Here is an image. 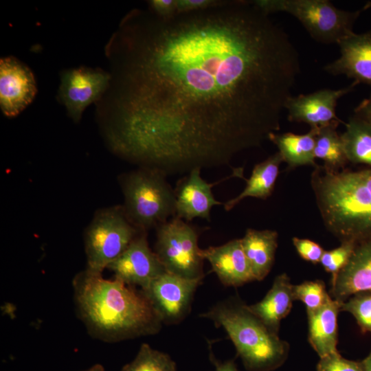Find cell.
<instances>
[{
  "label": "cell",
  "instance_id": "1",
  "mask_svg": "<svg viewBox=\"0 0 371 371\" xmlns=\"http://www.w3.org/2000/svg\"><path fill=\"white\" fill-rule=\"evenodd\" d=\"M122 36L112 142L124 159L188 174L229 166L280 129L299 55L254 1L137 14Z\"/></svg>",
  "mask_w": 371,
  "mask_h": 371
},
{
  "label": "cell",
  "instance_id": "2",
  "mask_svg": "<svg viewBox=\"0 0 371 371\" xmlns=\"http://www.w3.org/2000/svg\"><path fill=\"white\" fill-rule=\"evenodd\" d=\"M80 317L91 335L118 341L157 333L163 324L143 291L85 269L74 280Z\"/></svg>",
  "mask_w": 371,
  "mask_h": 371
},
{
  "label": "cell",
  "instance_id": "3",
  "mask_svg": "<svg viewBox=\"0 0 371 371\" xmlns=\"http://www.w3.org/2000/svg\"><path fill=\"white\" fill-rule=\"evenodd\" d=\"M311 186L326 229L340 241H371V169L333 170L317 165Z\"/></svg>",
  "mask_w": 371,
  "mask_h": 371
},
{
  "label": "cell",
  "instance_id": "4",
  "mask_svg": "<svg viewBox=\"0 0 371 371\" xmlns=\"http://www.w3.org/2000/svg\"><path fill=\"white\" fill-rule=\"evenodd\" d=\"M200 316L212 320L217 328H223L249 371L273 370L288 356L289 344L238 297L220 302Z\"/></svg>",
  "mask_w": 371,
  "mask_h": 371
},
{
  "label": "cell",
  "instance_id": "5",
  "mask_svg": "<svg viewBox=\"0 0 371 371\" xmlns=\"http://www.w3.org/2000/svg\"><path fill=\"white\" fill-rule=\"evenodd\" d=\"M159 170L139 167L119 178L124 212L139 231L157 228L176 214L175 190Z\"/></svg>",
  "mask_w": 371,
  "mask_h": 371
},
{
  "label": "cell",
  "instance_id": "6",
  "mask_svg": "<svg viewBox=\"0 0 371 371\" xmlns=\"http://www.w3.org/2000/svg\"><path fill=\"white\" fill-rule=\"evenodd\" d=\"M265 13L286 12L295 17L311 36L319 43H338L353 32L360 11L336 8L327 0H256Z\"/></svg>",
  "mask_w": 371,
  "mask_h": 371
},
{
  "label": "cell",
  "instance_id": "7",
  "mask_svg": "<svg viewBox=\"0 0 371 371\" xmlns=\"http://www.w3.org/2000/svg\"><path fill=\"white\" fill-rule=\"evenodd\" d=\"M141 232L128 220L122 205L97 211L85 233L86 269L102 274Z\"/></svg>",
  "mask_w": 371,
  "mask_h": 371
},
{
  "label": "cell",
  "instance_id": "8",
  "mask_svg": "<svg viewBox=\"0 0 371 371\" xmlns=\"http://www.w3.org/2000/svg\"><path fill=\"white\" fill-rule=\"evenodd\" d=\"M199 229L177 216L156 228L155 252L166 271L189 279H203L204 259Z\"/></svg>",
  "mask_w": 371,
  "mask_h": 371
},
{
  "label": "cell",
  "instance_id": "9",
  "mask_svg": "<svg viewBox=\"0 0 371 371\" xmlns=\"http://www.w3.org/2000/svg\"><path fill=\"white\" fill-rule=\"evenodd\" d=\"M202 280L166 271L142 291L163 323L177 324L190 313L194 292Z\"/></svg>",
  "mask_w": 371,
  "mask_h": 371
},
{
  "label": "cell",
  "instance_id": "10",
  "mask_svg": "<svg viewBox=\"0 0 371 371\" xmlns=\"http://www.w3.org/2000/svg\"><path fill=\"white\" fill-rule=\"evenodd\" d=\"M111 80V76L100 69L81 67L61 75L58 96L75 122L85 109L100 98Z\"/></svg>",
  "mask_w": 371,
  "mask_h": 371
},
{
  "label": "cell",
  "instance_id": "11",
  "mask_svg": "<svg viewBox=\"0 0 371 371\" xmlns=\"http://www.w3.org/2000/svg\"><path fill=\"white\" fill-rule=\"evenodd\" d=\"M115 278L129 286L146 289L158 276L165 273L155 251L148 245L147 232H142L127 249L107 267Z\"/></svg>",
  "mask_w": 371,
  "mask_h": 371
},
{
  "label": "cell",
  "instance_id": "12",
  "mask_svg": "<svg viewBox=\"0 0 371 371\" xmlns=\"http://www.w3.org/2000/svg\"><path fill=\"white\" fill-rule=\"evenodd\" d=\"M36 84L30 69L14 57L0 61V106L7 117L24 110L36 93Z\"/></svg>",
  "mask_w": 371,
  "mask_h": 371
},
{
  "label": "cell",
  "instance_id": "13",
  "mask_svg": "<svg viewBox=\"0 0 371 371\" xmlns=\"http://www.w3.org/2000/svg\"><path fill=\"white\" fill-rule=\"evenodd\" d=\"M358 83L340 89H324L309 94L291 96L286 104L290 122H304L312 127L326 126L341 120L336 115L338 100L352 91Z\"/></svg>",
  "mask_w": 371,
  "mask_h": 371
},
{
  "label": "cell",
  "instance_id": "14",
  "mask_svg": "<svg viewBox=\"0 0 371 371\" xmlns=\"http://www.w3.org/2000/svg\"><path fill=\"white\" fill-rule=\"evenodd\" d=\"M200 168H195L178 181L175 189V216L187 222L195 218L210 221L213 206L223 205L212 193V187L221 182L207 183L201 176Z\"/></svg>",
  "mask_w": 371,
  "mask_h": 371
},
{
  "label": "cell",
  "instance_id": "15",
  "mask_svg": "<svg viewBox=\"0 0 371 371\" xmlns=\"http://www.w3.org/2000/svg\"><path fill=\"white\" fill-rule=\"evenodd\" d=\"M337 45L340 56L326 65L324 70L334 76L345 75L358 84L371 87V31L362 34L353 32Z\"/></svg>",
  "mask_w": 371,
  "mask_h": 371
},
{
  "label": "cell",
  "instance_id": "16",
  "mask_svg": "<svg viewBox=\"0 0 371 371\" xmlns=\"http://www.w3.org/2000/svg\"><path fill=\"white\" fill-rule=\"evenodd\" d=\"M201 255L225 286H240L255 280L240 238L201 249Z\"/></svg>",
  "mask_w": 371,
  "mask_h": 371
},
{
  "label": "cell",
  "instance_id": "17",
  "mask_svg": "<svg viewBox=\"0 0 371 371\" xmlns=\"http://www.w3.org/2000/svg\"><path fill=\"white\" fill-rule=\"evenodd\" d=\"M371 291V241L357 245L352 256L331 280L330 295L344 302L352 295Z\"/></svg>",
  "mask_w": 371,
  "mask_h": 371
},
{
  "label": "cell",
  "instance_id": "18",
  "mask_svg": "<svg viewBox=\"0 0 371 371\" xmlns=\"http://www.w3.org/2000/svg\"><path fill=\"white\" fill-rule=\"evenodd\" d=\"M342 302L330 297L322 307L306 311L308 339L320 358L339 352L337 345V317Z\"/></svg>",
  "mask_w": 371,
  "mask_h": 371
},
{
  "label": "cell",
  "instance_id": "19",
  "mask_svg": "<svg viewBox=\"0 0 371 371\" xmlns=\"http://www.w3.org/2000/svg\"><path fill=\"white\" fill-rule=\"evenodd\" d=\"M293 286L286 273L276 277L271 288L260 302L247 308L271 331L279 332L280 322L290 313L293 302Z\"/></svg>",
  "mask_w": 371,
  "mask_h": 371
},
{
  "label": "cell",
  "instance_id": "20",
  "mask_svg": "<svg viewBox=\"0 0 371 371\" xmlns=\"http://www.w3.org/2000/svg\"><path fill=\"white\" fill-rule=\"evenodd\" d=\"M278 236L274 230L249 228L240 238L255 280H262L270 272L275 260Z\"/></svg>",
  "mask_w": 371,
  "mask_h": 371
},
{
  "label": "cell",
  "instance_id": "21",
  "mask_svg": "<svg viewBox=\"0 0 371 371\" xmlns=\"http://www.w3.org/2000/svg\"><path fill=\"white\" fill-rule=\"evenodd\" d=\"M283 160L278 152L254 166L245 189L236 197L223 203L224 209L229 211L247 197L265 200L272 194Z\"/></svg>",
  "mask_w": 371,
  "mask_h": 371
},
{
  "label": "cell",
  "instance_id": "22",
  "mask_svg": "<svg viewBox=\"0 0 371 371\" xmlns=\"http://www.w3.org/2000/svg\"><path fill=\"white\" fill-rule=\"evenodd\" d=\"M317 127L311 128L308 133L297 135L292 133H271L269 140L278 148L283 161L289 170L300 166H317L314 156L315 135Z\"/></svg>",
  "mask_w": 371,
  "mask_h": 371
},
{
  "label": "cell",
  "instance_id": "23",
  "mask_svg": "<svg viewBox=\"0 0 371 371\" xmlns=\"http://www.w3.org/2000/svg\"><path fill=\"white\" fill-rule=\"evenodd\" d=\"M341 135L348 161L371 168V122L354 114Z\"/></svg>",
  "mask_w": 371,
  "mask_h": 371
},
{
  "label": "cell",
  "instance_id": "24",
  "mask_svg": "<svg viewBox=\"0 0 371 371\" xmlns=\"http://www.w3.org/2000/svg\"><path fill=\"white\" fill-rule=\"evenodd\" d=\"M341 122L337 120L317 127L315 135V158L323 160L324 166L333 170H339L348 162L341 135L337 132Z\"/></svg>",
  "mask_w": 371,
  "mask_h": 371
},
{
  "label": "cell",
  "instance_id": "25",
  "mask_svg": "<svg viewBox=\"0 0 371 371\" xmlns=\"http://www.w3.org/2000/svg\"><path fill=\"white\" fill-rule=\"evenodd\" d=\"M121 371H177V368L168 355L144 343L141 345L135 358Z\"/></svg>",
  "mask_w": 371,
  "mask_h": 371
},
{
  "label": "cell",
  "instance_id": "26",
  "mask_svg": "<svg viewBox=\"0 0 371 371\" xmlns=\"http://www.w3.org/2000/svg\"><path fill=\"white\" fill-rule=\"evenodd\" d=\"M294 300L302 302L306 311H314L324 306L331 297L325 284L320 280L305 281L293 286Z\"/></svg>",
  "mask_w": 371,
  "mask_h": 371
},
{
  "label": "cell",
  "instance_id": "27",
  "mask_svg": "<svg viewBox=\"0 0 371 371\" xmlns=\"http://www.w3.org/2000/svg\"><path fill=\"white\" fill-rule=\"evenodd\" d=\"M341 311L350 313L363 334L371 333V291L357 293L342 302Z\"/></svg>",
  "mask_w": 371,
  "mask_h": 371
},
{
  "label": "cell",
  "instance_id": "28",
  "mask_svg": "<svg viewBox=\"0 0 371 371\" xmlns=\"http://www.w3.org/2000/svg\"><path fill=\"white\" fill-rule=\"evenodd\" d=\"M357 245L353 242L345 241L334 249L324 251L319 263L326 271L331 273L332 280L348 263Z\"/></svg>",
  "mask_w": 371,
  "mask_h": 371
},
{
  "label": "cell",
  "instance_id": "29",
  "mask_svg": "<svg viewBox=\"0 0 371 371\" xmlns=\"http://www.w3.org/2000/svg\"><path fill=\"white\" fill-rule=\"evenodd\" d=\"M317 371H363L361 361L344 358L337 352L320 358Z\"/></svg>",
  "mask_w": 371,
  "mask_h": 371
},
{
  "label": "cell",
  "instance_id": "30",
  "mask_svg": "<svg viewBox=\"0 0 371 371\" xmlns=\"http://www.w3.org/2000/svg\"><path fill=\"white\" fill-rule=\"evenodd\" d=\"M292 241L302 258L313 264L319 263L325 250L318 243L297 237L293 238Z\"/></svg>",
  "mask_w": 371,
  "mask_h": 371
},
{
  "label": "cell",
  "instance_id": "31",
  "mask_svg": "<svg viewBox=\"0 0 371 371\" xmlns=\"http://www.w3.org/2000/svg\"><path fill=\"white\" fill-rule=\"evenodd\" d=\"M177 13L196 12L207 10L221 5L220 0H177Z\"/></svg>",
  "mask_w": 371,
  "mask_h": 371
},
{
  "label": "cell",
  "instance_id": "32",
  "mask_svg": "<svg viewBox=\"0 0 371 371\" xmlns=\"http://www.w3.org/2000/svg\"><path fill=\"white\" fill-rule=\"evenodd\" d=\"M148 2L151 11L160 17L168 18L177 14V0H152Z\"/></svg>",
  "mask_w": 371,
  "mask_h": 371
},
{
  "label": "cell",
  "instance_id": "33",
  "mask_svg": "<svg viewBox=\"0 0 371 371\" xmlns=\"http://www.w3.org/2000/svg\"><path fill=\"white\" fill-rule=\"evenodd\" d=\"M354 114L371 122V94L355 108Z\"/></svg>",
  "mask_w": 371,
  "mask_h": 371
},
{
  "label": "cell",
  "instance_id": "34",
  "mask_svg": "<svg viewBox=\"0 0 371 371\" xmlns=\"http://www.w3.org/2000/svg\"><path fill=\"white\" fill-rule=\"evenodd\" d=\"M210 359L215 365L214 371H238L236 363L233 360H229L225 362H220L210 355Z\"/></svg>",
  "mask_w": 371,
  "mask_h": 371
},
{
  "label": "cell",
  "instance_id": "35",
  "mask_svg": "<svg viewBox=\"0 0 371 371\" xmlns=\"http://www.w3.org/2000/svg\"><path fill=\"white\" fill-rule=\"evenodd\" d=\"M363 371H371V350L369 355L361 361Z\"/></svg>",
  "mask_w": 371,
  "mask_h": 371
},
{
  "label": "cell",
  "instance_id": "36",
  "mask_svg": "<svg viewBox=\"0 0 371 371\" xmlns=\"http://www.w3.org/2000/svg\"><path fill=\"white\" fill-rule=\"evenodd\" d=\"M83 371H104V369L102 365L95 364L89 368Z\"/></svg>",
  "mask_w": 371,
  "mask_h": 371
},
{
  "label": "cell",
  "instance_id": "37",
  "mask_svg": "<svg viewBox=\"0 0 371 371\" xmlns=\"http://www.w3.org/2000/svg\"><path fill=\"white\" fill-rule=\"evenodd\" d=\"M369 7H371V3H367L366 5L364 7V8H368Z\"/></svg>",
  "mask_w": 371,
  "mask_h": 371
}]
</instances>
